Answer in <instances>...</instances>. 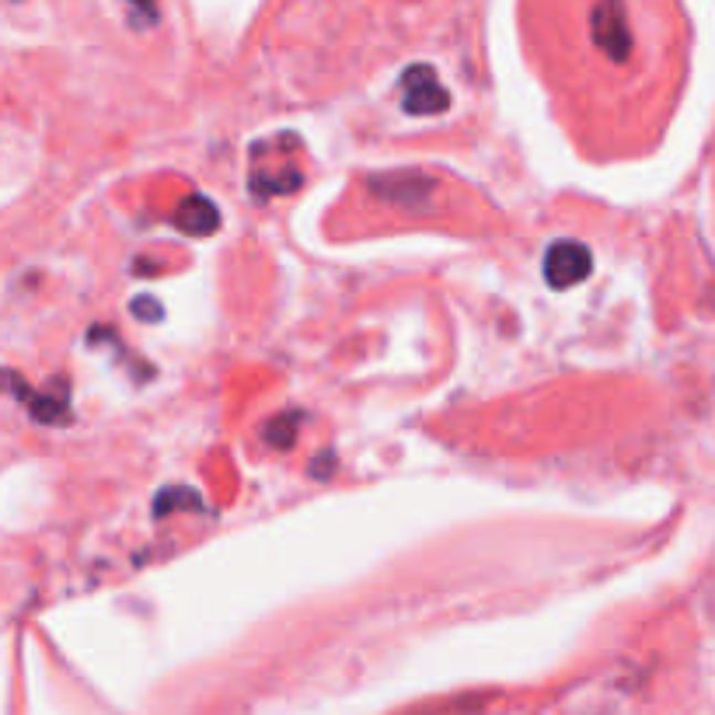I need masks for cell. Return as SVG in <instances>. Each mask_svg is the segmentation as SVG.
<instances>
[{"instance_id":"obj_5","label":"cell","mask_w":715,"mask_h":715,"mask_svg":"<svg viewBox=\"0 0 715 715\" xmlns=\"http://www.w3.org/2000/svg\"><path fill=\"white\" fill-rule=\"evenodd\" d=\"M377 186H385V199H401L406 207L419 203L422 196L430 192V182H422L419 175H388V178H377Z\"/></svg>"},{"instance_id":"obj_2","label":"cell","mask_w":715,"mask_h":715,"mask_svg":"<svg viewBox=\"0 0 715 715\" xmlns=\"http://www.w3.org/2000/svg\"><path fill=\"white\" fill-rule=\"evenodd\" d=\"M590 265H593V259H590L587 244H579V241H555L551 249L545 252V280L555 290H569L579 280H587Z\"/></svg>"},{"instance_id":"obj_3","label":"cell","mask_w":715,"mask_h":715,"mask_svg":"<svg viewBox=\"0 0 715 715\" xmlns=\"http://www.w3.org/2000/svg\"><path fill=\"white\" fill-rule=\"evenodd\" d=\"M401 92H406V112H412V116H433V112L446 108V92L437 84L430 66H422V63L406 71Z\"/></svg>"},{"instance_id":"obj_7","label":"cell","mask_w":715,"mask_h":715,"mask_svg":"<svg viewBox=\"0 0 715 715\" xmlns=\"http://www.w3.org/2000/svg\"><path fill=\"white\" fill-rule=\"evenodd\" d=\"M129 311L137 315L140 322H161V315H165V307L154 301V297H137L129 304Z\"/></svg>"},{"instance_id":"obj_1","label":"cell","mask_w":715,"mask_h":715,"mask_svg":"<svg viewBox=\"0 0 715 715\" xmlns=\"http://www.w3.org/2000/svg\"><path fill=\"white\" fill-rule=\"evenodd\" d=\"M593 39L611 60H624L632 50L629 18H624V0H597L593 8Z\"/></svg>"},{"instance_id":"obj_6","label":"cell","mask_w":715,"mask_h":715,"mask_svg":"<svg viewBox=\"0 0 715 715\" xmlns=\"http://www.w3.org/2000/svg\"><path fill=\"white\" fill-rule=\"evenodd\" d=\"M297 412H286L283 419H276L273 427H270V443H276V446H290V440H294V430H297Z\"/></svg>"},{"instance_id":"obj_8","label":"cell","mask_w":715,"mask_h":715,"mask_svg":"<svg viewBox=\"0 0 715 715\" xmlns=\"http://www.w3.org/2000/svg\"><path fill=\"white\" fill-rule=\"evenodd\" d=\"M129 4L137 8V11H144L147 21H154V14H158V11H154V0H129Z\"/></svg>"},{"instance_id":"obj_4","label":"cell","mask_w":715,"mask_h":715,"mask_svg":"<svg viewBox=\"0 0 715 715\" xmlns=\"http://www.w3.org/2000/svg\"><path fill=\"white\" fill-rule=\"evenodd\" d=\"M178 228H182L186 234H196V238H203V234H213L220 228V213L217 207L210 203L207 196H189L182 210H178Z\"/></svg>"}]
</instances>
